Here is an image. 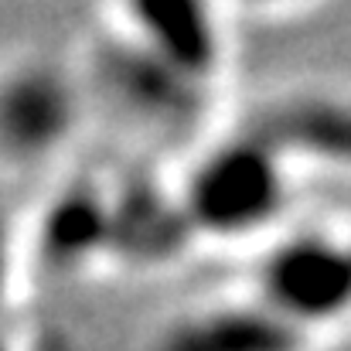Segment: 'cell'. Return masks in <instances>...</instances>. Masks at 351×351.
I'll use <instances>...</instances> for the list:
<instances>
[{"mask_svg":"<svg viewBox=\"0 0 351 351\" xmlns=\"http://www.w3.org/2000/svg\"><path fill=\"white\" fill-rule=\"evenodd\" d=\"M280 154L297 150L351 167V103L345 99H297L287 103L256 130Z\"/></svg>","mask_w":351,"mask_h":351,"instance_id":"7","label":"cell"},{"mask_svg":"<svg viewBox=\"0 0 351 351\" xmlns=\"http://www.w3.org/2000/svg\"><path fill=\"white\" fill-rule=\"evenodd\" d=\"M184 205H171L154 188H126L113 202V245L136 259H164L184 245L191 232Z\"/></svg>","mask_w":351,"mask_h":351,"instance_id":"8","label":"cell"},{"mask_svg":"<svg viewBox=\"0 0 351 351\" xmlns=\"http://www.w3.org/2000/svg\"><path fill=\"white\" fill-rule=\"evenodd\" d=\"M304 331L266 304L219 307L181 321L160 351H300Z\"/></svg>","mask_w":351,"mask_h":351,"instance_id":"4","label":"cell"},{"mask_svg":"<svg viewBox=\"0 0 351 351\" xmlns=\"http://www.w3.org/2000/svg\"><path fill=\"white\" fill-rule=\"evenodd\" d=\"M263 304L300 331L351 314V242L297 235L273 249L263 266Z\"/></svg>","mask_w":351,"mask_h":351,"instance_id":"2","label":"cell"},{"mask_svg":"<svg viewBox=\"0 0 351 351\" xmlns=\"http://www.w3.org/2000/svg\"><path fill=\"white\" fill-rule=\"evenodd\" d=\"M136 27L143 34V45L164 58L171 69H178L184 79L202 82L219 65V27L212 21V10L188 0L171 3H136L133 7Z\"/></svg>","mask_w":351,"mask_h":351,"instance_id":"5","label":"cell"},{"mask_svg":"<svg viewBox=\"0 0 351 351\" xmlns=\"http://www.w3.org/2000/svg\"><path fill=\"white\" fill-rule=\"evenodd\" d=\"M287 205L283 154L259 133L219 147L191 178L184 212L195 229L249 235L266 229Z\"/></svg>","mask_w":351,"mask_h":351,"instance_id":"1","label":"cell"},{"mask_svg":"<svg viewBox=\"0 0 351 351\" xmlns=\"http://www.w3.org/2000/svg\"><path fill=\"white\" fill-rule=\"evenodd\" d=\"M3 300H7V235H3V219H0V351H7V341H3Z\"/></svg>","mask_w":351,"mask_h":351,"instance_id":"10","label":"cell"},{"mask_svg":"<svg viewBox=\"0 0 351 351\" xmlns=\"http://www.w3.org/2000/svg\"><path fill=\"white\" fill-rule=\"evenodd\" d=\"M106 82L119 99L150 119H188L198 110V82L184 79L143 41L123 45L106 55Z\"/></svg>","mask_w":351,"mask_h":351,"instance_id":"6","label":"cell"},{"mask_svg":"<svg viewBox=\"0 0 351 351\" xmlns=\"http://www.w3.org/2000/svg\"><path fill=\"white\" fill-rule=\"evenodd\" d=\"M72 123V86L48 69H27L0 89V143L14 154L34 157L51 150L65 140Z\"/></svg>","mask_w":351,"mask_h":351,"instance_id":"3","label":"cell"},{"mask_svg":"<svg viewBox=\"0 0 351 351\" xmlns=\"http://www.w3.org/2000/svg\"><path fill=\"white\" fill-rule=\"evenodd\" d=\"M113 245V205L89 188H72L45 219V252L58 263H79Z\"/></svg>","mask_w":351,"mask_h":351,"instance_id":"9","label":"cell"}]
</instances>
